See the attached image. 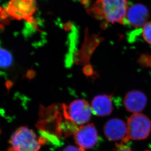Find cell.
<instances>
[{
	"mask_svg": "<svg viewBox=\"0 0 151 151\" xmlns=\"http://www.w3.org/2000/svg\"><path fill=\"white\" fill-rule=\"evenodd\" d=\"M12 55L9 51L1 49V66L3 68L9 67L12 64Z\"/></svg>",
	"mask_w": 151,
	"mask_h": 151,
	"instance_id": "cell-12",
	"label": "cell"
},
{
	"mask_svg": "<svg viewBox=\"0 0 151 151\" xmlns=\"http://www.w3.org/2000/svg\"><path fill=\"white\" fill-rule=\"evenodd\" d=\"M62 151H82L80 149L74 146L70 145L66 147Z\"/></svg>",
	"mask_w": 151,
	"mask_h": 151,
	"instance_id": "cell-16",
	"label": "cell"
},
{
	"mask_svg": "<svg viewBox=\"0 0 151 151\" xmlns=\"http://www.w3.org/2000/svg\"><path fill=\"white\" fill-rule=\"evenodd\" d=\"M104 132L106 137L111 141H120L119 144H124L130 140L127 124L118 118H113L107 121Z\"/></svg>",
	"mask_w": 151,
	"mask_h": 151,
	"instance_id": "cell-7",
	"label": "cell"
},
{
	"mask_svg": "<svg viewBox=\"0 0 151 151\" xmlns=\"http://www.w3.org/2000/svg\"><path fill=\"white\" fill-rule=\"evenodd\" d=\"M142 36L147 43L151 45V21L148 22L142 29Z\"/></svg>",
	"mask_w": 151,
	"mask_h": 151,
	"instance_id": "cell-13",
	"label": "cell"
},
{
	"mask_svg": "<svg viewBox=\"0 0 151 151\" xmlns=\"http://www.w3.org/2000/svg\"><path fill=\"white\" fill-rule=\"evenodd\" d=\"M116 151H133L131 149L124 145V144H117L116 148ZM145 151H151L149 150H146Z\"/></svg>",
	"mask_w": 151,
	"mask_h": 151,
	"instance_id": "cell-15",
	"label": "cell"
},
{
	"mask_svg": "<svg viewBox=\"0 0 151 151\" xmlns=\"http://www.w3.org/2000/svg\"><path fill=\"white\" fill-rule=\"evenodd\" d=\"M149 12L146 6L137 4L129 7L125 19L129 24L135 28L143 27L148 22Z\"/></svg>",
	"mask_w": 151,
	"mask_h": 151,
	"instance_id": "cell-8",
	"label": "cell"
},
{
	"mask_svg": "<svg viewBox=\"0 0 151 151\" xmlns=\"http://www.w3.org/2000/svg\"><path fill=\"white\" fill-rule=\"evenodd\" d=\"M138 63L142 66L151 68V56L143 54L139 59Z\"/></svg>",
	"mask_w": 151,
	"mask_h": 151,
	"instance_id": "cell-14",
	"label": "cell"
},
{
	"mask_svg": "<svg viewBox=\"0 0 151 151\" xmlns=\"http://www.w3.org/2000/svg\"><path fill=\"white\" fill-rule=\"evenodd\" d=\"M64 109L67 119L77 125H83L88 122L93 113L90 104L82 99L74 100Z\"/></svg>",
	"mask_w": 151,
	"mask_h": 151,
	"instance_id": "cell-5",
	"label": "cell"
},
{
	"mask_svg": "<svg viewBox=\"0 0 151 151\" xmlns=\"http://www.w3.org/2000/svg\"><path fill=\"white\" fill-rule=\"evenodd\" d=\"M129 140H140L145 139L151 132V121L144 114L135 113L132 114L127 122Z\"/></svg>",
	"mask_w": 151,
	"mask_h": 151,
	"instance_id": "cell-3",
	"label": "cell"
},
{
	"mask_svg": "<svg viewBox=\"0 0 151 151\" xmlns=\"http://www.w3.org/2000/svg\"><path fill=\"white\" fill-rule=\"evenodd\" d=\"M91 108L93 114L99 116L110 115L113 110V102L111 96L100 94L93 99Z\"/></svg>",
	"mask_w": 151,
	"mask_h": 151,
	"instance_id": "cell-10",
	"label": "cell"
},
{
	"mask_svg": "<svg viewBox=\"0 0 151 151\" xmlns=\"http://www.w3.org/2000/svg\"><path fill=\"white\" fill-rule=\"evenodd\" d=\"M76 144L82 151L92 148L99 140V134L93 124L81 126L76 129L74 134Z\"/></svg>",
	"mask_w": 151,
	"mask_h": 151,
	"instance_id": "cell-6",
	"label": "cell"
},
{
	"mask_svg": "<svg viewBox=\"0 0 151 151\" xmlns=\"http://www.w3.org/2000/svg\"><path fill=\"white\" fill-rule=\"evenodd\" d=\"M102 40V38L99 37L97 35L93 36L90 37V38H87L82 49V51H80L81 57L80 60L81 63L84 64L88 63L90 56Z\"/></svg>",
	"mask_w": 151,
	"mask_h": 151,
	"instance_id": "cell-11",
	"label": "cell"
},
{
	"mask_svg": "<svg viewBox=\"0 0 151 151\" xmlns=\"http://www.w3.org/2000/svg\"><path fill=\"white\" fill-rule=\"evenodd\" d=\"M147 99L145 94L141 91L133 90L126 94L124 105L126 109L131 113H138L145 107Z\"/></svg>",
	"mask_w": 151,
	"mask_h": 151,
	"instance_id": "cell-9",
	"label": "cell"
},
{
	"mask_svg": "<svg viewBox=\"0 0 151 151\" xmlns=\"http://www.w3.org/2000/svg\"><path fill=\"white\" fill-rule=\"evenodd\" d=\"M129 7L127 0H97L87 12L98 20L123 24Z\"/></svg>",
	"mask_w": 151,
	"mask_h": 151,
	"instance_id": "cell-1",
	"label": "cell"
},
{
	"mask_svg": "<svg viewBox=\"0 0 151 151\" xmlns=\"http://www.w3.org/2000/svg\"><path fill=\"white\" fill-rule=\"evenodd\" d=\"M36 8L35 0H10L5 12L7 16L17 20L33 23L32 15Z\"/></svg>",
	"mask_w": 151,
	"mask_h": 151,
	"instance_id": "cell-4",
	"label": "cell"
},
{
	"mask_svg": "<svg viewBox=\"0 0 151 151\" xmlns=\"http://www.w3.org/2000/svg\"><path fill=\"white\" fill-rule=\"evenodd\" d=\"M11 147L8 151H39L41 143L34 132L27 127L16 130L9 140Z\"/></svg>",
	"mask_w": 151,
	"mask_h": 151,
	"instance_id": "cell-2",
	"label": "cell"
}]
</instances>
